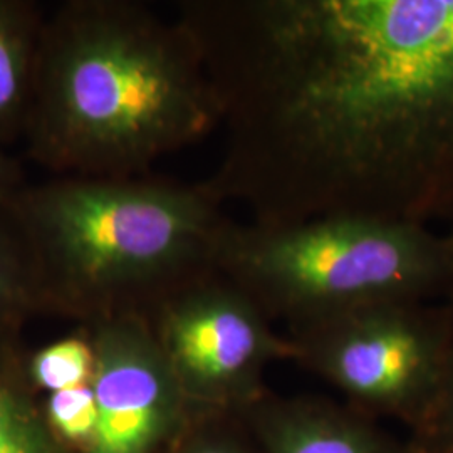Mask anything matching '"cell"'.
<instances>
[{
    "label": "cell",
    "instance_id": "cell-12",
    "mask_svg": "<svg viewBox=\"0 0 453 453\" xmlns=\"http://www.w3.org/2000/svg\"><path fill=\"white\" fill-rule=\"evenodd\" d=\"M37 296L33 259L7 205L0 198V316Z\"/></svg>",
    "mask_w": 453,
    "mask_h": 453
},
{
    "label": "cell",
    "instance_id": "cell-14",
    "mask_svg": "<svg viewBox=\"0 0 453 453\" xmlns=\"http://www.w3.org/2000/svg\"><path fill=\"white\" fill-rule=\"evenodd\" d=\"M49 420L67 440L91 441L97 423V408L91 385L50 393Z\"/></svg>",
    "mask_w": 453,
    "mask_h": 453
},
{
    "label": "cell",
    "instance_id": "cell-9",
    "mask_svg": "<svg viewBox=\"0 0 453 453\" xmlns=\"http://www.w3.org/2000/svg\"><path fill=\"white\" fill-rule=\"evenodd\" d=\"M44 16L34 2L0 0V148L22 136Z\"/></svg>",
    "mask_w": 453,
    "mask_h": 453
},
{
    "label": "cell",
    "instance_id": "cell-13",
    "mask_svg": "<svg viewBox=\"0 0 453 453\" xmlns=\"http://www.w3.org/2000/svg\"><path fill=\"white\" fill-rule=\"evenodd\" d=\"M0 453H50L44 430L7 376H0Z\"/></svg>",
    "mask_w": 453,
    "mask_h": 453
},
{
    "label": "cell",
    "instance_id": "cell-4",
    "mask_svg": "<svg viewBox=\"0 0 453 453\" xmlns=\"http://www.w3.org/2000/svg\"><path fill=\"white\" fill-rule=\"evenodd\" d=\"M215 273L267 319L284 318L291 327L376 301H441L453 294V260L441 234L344 215L294 224L230 219Z\"/></svg>",
    "mask_w": 453,
    "mask_h": 453
},
{
    "label": "cell",
    "instance_id": "cell-8",
    "mask_svg": "<svg viewBox=\"0 0 453 453\" xmlns=\"http://www.w3.org/2000/svg\"><path fill=\"white\" fill-rule=\"evenodd\" d=\"M257 410L256 425L267 453H413L405 438L348 405L297 400Z\"/></svg>",
    "mask_w": 453,
    "mask_h": 453
},
{
    "label": "cell",
    "instance_id": "cell-5",
    "mask_svg": "<svg viewBox=\"0 0 453 453\" xmlns=\"http://www.w3.org/2000/svg\"><path fill=\"white\" fill-rule=\"evenodd\" d=\"M291 329V357L372 420L406 432L437 395L450 338L445 299L376 301Z\"/></svg>",
    "mask_w": 453,
    "mask_h": 453
},
{
    "label": "cell",
    "instance_id": "cell-2",
    "mask_svg": "<svg viewBox=\"0 0 453 453\" xmlns=\"http://www.w3.org/2000/svg\"><path fill=\"white\" fill-rule=\"evenodd\" d=\"M194 37L131 0H69L44 16L22 138L56 177H138L220 128Z\"/></svg>",
    "mask_w": 453,
    "mask_h": 453
},
{
    "label": "cell",
    "instance_id": "cell-17",
    "mask_svg": "<svg viewBox=\"0 0 453 453\" xmlns=\"http://www.w3.org/2000/svg\"><path fill=\"white\" fill-rule=\"evenodd\" d=\"M441 235H443V241H445V245L449 249V254H450V257L453 260V226H449L447 232L441 234Z\"/></svg>",
    "mask_w": 453,
    "mask_h": 453
},
{
    "label": "cell",
    "instance_id": "cell-10",
    "mask_svg": "<svg viewBox=\"0 0 453 453\" xmlns=\"http://www.w3.org/2000/svg\"><path fill=\"white\" fill-rule=\"evenodd\" d=\"M93 368L95 348L91 338L71 336L41 349L31 359L29 374L37 387L56 393L89 383Z\"/></svg>",
    "mask_w": 453,
    "mask_h": 453
},
{
    "label": "cell",
    "instance_id": "cell-7",
    "mask_svg": "<svg viewBox=\"0 0 453 453\" xmlns=\"http://www.w3.org/2000/svg\"><path fill=\"white\" fill-rule=\"evenodd\" d=\"M89 380L97 423L91 453H150L168 425L179 381L138 314L95 324Z\"/></svg>",
    "mask_w": 453,
    "mask_h": 453
},
{
    "label": "cell",
    "instance_id": "cell-3",
    "mask_svg": "<svg viewBox=\"0 0 453 453\" xmlns=\"http://www.w3.org/2000/svg\"><path fill=\"white\" fill-rule=\"evenodd\" d=\"M7 205L33 259L37 297L97 321L136 314L138 301L162 303L215 273L230 222L203 183L150 173L56 177L22 185Z\"/></svg>",
    "mask_w": 453,
    "mask_h": 453
},
{
    "label": "cell",
    "instance_id": "cell-6",
    "mask_svg": "<svg viewBox=\"0 0 453 453\" xmlns=\"http://www.w3.org/2000/svg\"><path fill=\"white\" fill-rule=\"evenodd\" d=\"M158 341L180 387L247 400L274 357H291L250 297L219 273L163 299ZM155 333V331H153Z\"/></svg>",
    "mask_w": 453,
    "mask_h": 453
},
{
    "label": "cell",
    "instance_id": "cell-15",
    "mask_svg": "<svg viewBox=\"0 0 453 453\" xmlns=\"http://www.w3.org/2000/svg\"><path fill=\"white\" fill-rule=\"evenodd\" d=\"M24 185L22 168L16 158L0 148V198H5Z\"/></svg>",
    "mask_w": 453,
    "mask_h": 453
},
{
    "label": "cell",
    "instance_id": "cell-11",
    "mask_svg": "<svg viewBox=\"0 0 453 453\" xmlns=\"http://www.w3.org/2000/svg\"><path fill=\"white\" fill-rule=\"evenodd\" d=\"M450 338L445 372L435 398L418 421L406 430L413 453H453V294L445 297Z\"/></svg>",
    "mask_w": 453,
    "mask_h": 453
},
{
    "label": "cell",
    "instance_id": "cell-1",
    "mask_svg": "<svg viewBox=\"0 0 453 453\" xmlns=\"http://www.w3.org/2000/svg\"><path fill=\"white\" fill-rule=\"evenodd\" d=\"M224 150L202 181L257 224L453 226V0H188Z\"/></svg>",
    "mask_w": 453,
    "mask_h": 453
},
{
    "label": "cell",
    "instance_id": "cell-16",
    "mask_svg": "<svg viewBox=\"0 0 453 453\" xmlns=\"http://www.w3.org/2000/svg\"><path fill=\"white\" fill-rule=\"evenodd\" d=\"M190 453H245L242 449L234 447V445H226V443H211L207 447L196 449L194 452Z\"/></svg>",
    "mask_w": 453,
    "mask_h": 453
}]
</instances>
